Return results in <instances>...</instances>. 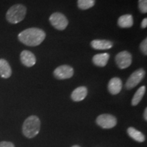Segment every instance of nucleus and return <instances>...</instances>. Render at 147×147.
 Here are the masks:
<instances>
[{"instance_id": "1", "label": "nucleus", "mask_w": 147, "mask_h": 147, "mask_svg": "<svg viewBox=\"0 0 147 147\" xmlns=\"http://www.w3.org/2000/svg\"><path fill=\"white\" fill-rule=\"evenodd\" d=\"M46 38V33L41 29L32 27L22 31L18 35V39L23 45L28 47L40 45Z\"/></svg>"}, {"instance_id": "2", "label": "nucleus", "mask_w": 147, "mask_h": 147, "mask_svg": "<svg viewBox=\"0 0 147 147\" xmlns=\"http://www.w3.org/2000/svg\"><path fill=\"white\" fill-rule=\"evenodd\" d=\"M40 119L37 116L32 115L25 119L23 125V134L28 138H33L39 134L40 130Z\"/></svg>"}, {"instance_id": "3", "label": "nucleus", "mask_w": 147, "mask_h": 147, "mask_svg": "<svg viewBox=\"0 0 147 147\" xmlns=\"http://www.w3.org/2000/svg\"><path fill=\"white\" fill-rule=\"evenodd\" d=\"M27 14V8L21 3L11 6L5 14V18L8 22L11 24H17L25 18Z\"/></svg>"}, {"instance_id": "4", "label": "nucleus", "mask_w": 147, "mask_h": 147, "mask_svg": "<svg viewBox=\"0 0 147 147\" xmlns=\"http://www.w3.org/2000/svg\"><path fill=\"white\" fill-rule=\"evenodd\" d=\"M49 21L55 29L63 31L68 25V20L66 16L60 12H55L49 17Z\"/></svg>"}, {"instance_id": "5", "label": "nucleus", "mask_w": 147, "mask_h": 147, "mask_svg": "<svg viewBox=\"0 0 147 147\" xmlns=\"http://www.w3.org/2000/svg\"><path fill=\"white\" fill-rule=\"evenodd\" d=\"M145 76V71L144 69L140 68L133 72L129 77L125 83L127 89L129 90L136 87L143 80Z\"/></svg>"}, {"instance_id": "6", "label": "nucleus", "mask_w": 147, "mask_h": 147, "mask_svg": "<svg viewBox=\"0 0 147 147\" xmlns=\"http://www.w3.org/2000/svg\"><path fill=\"white\" fill-rule=\"evenodd\" d=\"M115 61L119 68L126 69L129 67L132 63V55L128 51H121L116 55Z\"/></svg>"}, {"instance_id": "7", "label": "nucleus", "mask_w": 147, "mask_h": 147, "mask_svg": "<svg viewBox=\"0 0 147 147\" xmlns=\"http://www.w3.org/2000/svg\"><path fill=\"white\" fill-rule=\"evenodd\" d=\"M96 123L103 129H111L116 126L117 120L113 115L109 114H103L97 117Z\"/></svg>"}, {"instance_id": "8", "label": "nucleus", "mask_w": 147, "mask_h": 147, "mask_svg": "<svg viewBox=\"0 0 147 147\" xmlns=\"http://www.w3.org/2000/svg\"><path fill=\"white\" fill-rule=\"evenodd\" d=\"M74 69L71 66L67 65H63L59 66L55 69L53 74L55 78L58 80H65L70 78L74 75Z\"/></svg>"}, {"instance_id": "9", "label": "nucleus", "mask_w": 147, "mask_h": 147, "mask_svg": "<svg viewBox=\"0 0 147 147\" xmlns=\"http://www.w3.org/2000/svg\"><path fill=\"white\" fill-rule=\"evenodd\" d=\"M20 59L23 65L30 67L34 66L36 63V57L34 53L31 51H23L20 55Z\"/></svg>"}, {"instance_id": "10", "label": "nucleus", "mask_w": 147, "mask_h": 147, "mask_svg": "<svg viewBox=\"0 0 147 147\" xmlns=\"http://www.w3.org/2000/svg\"><path fill=\"white\" fill-rule=\"evenodd\" d=\"M122 81L119 78L115 77L110 80L108 84V89L112 95H117L122 89Z\"/></svg>"}, {"instance_id": "11", "label": "nucleus", "mask_w": 147, "mask_h": 147, "mask_svg": "<svg viewBox=\"0 0 147 147\" xmlns=\"http://www.w3.org/2000/svg\"><path fill=\"white\" fill-rule=\"evenodd\" d=\"M88 93V90L86 87H79L72 91L71 97L74 102H81L85 99Z\"/></svg>"}, {"instance_id": "12", "label": "nucleus", "mask_w": 147, "mask_h": 147, "mask_svg": "<svg viewBox=\"0 0 147 147\" xmlns=\"http://www.w3.org/2000/svg\"><path fill=\"white\" fill-rule=\"evenodd\" d=\"M91 46L95 50H108L113 47V42L106 40H94L91 42Z\"/></svg>"}, {"instance_id": "13", "label": "nucleus", "mask_w": 147, "mask_h": 147, "mask_svg": "<svg viewBox=\"0 0 147 147\" xmlns=\"http://www.w3.org/2000/svg\"><path fill=\"white\" fill-rule=\"evenodd\" d=\"M12 74V68L8 62L4 59H0V76L3 78H9Z\"/></svg>"}, {"instance_id": "14", "label": "nucleus", "mask_w": 147, "mask_h": 147, "mask_svg": "<svg viewBox=\"0 0 147 147\" xmlns=\"http://www.w3.org/2000/svg\"><path fill=\"white\" fill-rule=\"evenodd\" d=\"M109 58L110 55L108 53H101L94 55L92 60L94 65L98 67H104L107 65Z\"/></svg>"}, {"instance_id": "15", "label": "nucleus", "mask_w": 147, "mask_h": 147, "mask_svg": "<svg viewBox=\"0 0 147 147\" xmlns=\"http://www.w3.org/2000/svg\"><path fill=\"white\" fill-rule=\"evenodd\" d=\"M118 25L121 28H129L134 25V18L131 14H124L118 19Z\"/></svg>"}, {"instance_id": "16", "label": "nucleus", "mask_w": 147, "mask_h": 147, "mask_svg": "<svg viewBox=\"0 0 147 147\" xmlns=\"http://www.w3.org/2000/svg\"><path fill=\"white\" fill-rule=\"evenodd\" d=\"M127 134L130 137L136 141L139 142H143L145 140V136L142 132L137 130L134 127H129L127 129Z\"/></svg>"}, {"instance_id": "17", "label": "nucleus", "mask_w": 147, "mask_h": 147, "mask_svg": "<svg viewBox=\"0 0 147 147\" xmlns=\"http://www.w3.org/2000/svg\"><path fill=\"white\" fill-rule=\"evenodd\" d=\"M145 91H146V87L145 86H142L137 90V91L136 92V93L134 95L133 98H132V106H137L140 102V101L142 100L145 94Z\"/></svg>"}, {"instance_id": "18", "label": "nucleus", "mask_w": 147, "mask_h": 147, "mask_svg": "<svg viewBox=\"0 0 147 147\" xmlns=\"http://www.w3.org/2000/svg\"><path fill=\"white\" fill-rule=\"evenodd\" d=\"M95 4V0H78L77 1L78 8L82 10H88L94 6Z\"/></svg>"}, {"instance_id": "19", "label": "nucleus", "mask_w": 147, "mask_h": 147, "mask_svg": "<svg viewBox=\"0 0 147 147\" xmlns=\"http://www.w3.org/2000/svg\"><path fill=\"white\" fill-rule=\"evenodd\" d=\"M138 8L142 13L146 14L147 12V0H139Z\"/></svg>"}, {"instance_id": "20", "label": "nucleus", "mask_w": 147, "mask_h": 147, "mask_svg": "<svg viewBox=\"0 0 147 147\" xmlns=\"http://www.w3.org/2000/svg\"><path fill=\"white\" fill-rule=\"evenodd\" d=\"M140 49L142 53L144 55H147V39L145 38V39L143 40V41L141 42L140 45Z\"/></svg>"}, {"instance_id": "21", "label": "nucleus", "mask_w": 147, "mask_h": 147, "mask_svg": "<svg viewBox=\"0 0 147 147\" xmlns=\"http://www.w3.org/2000/svg\"><path fill=\"white\" fill-rule=\"evenodd\" d=\"M0 147H14V144L11 142L2 141L0 142Z\"/></svg>"}, {"instance_id": "22", "label": "nucleus", "mask_w": 147, "mask_h": 147, "mask_svg": "<svg viewBox=\"0 0 147 147\" xmlns=\"http://www.w3.org/2000/svg\"><path fill=\"white\" fill-rule=\"evenodd\" d=\"M146 27H147V18H145L142 20V23H141V27L143 29H144L146 28Z\"/></svg>"}, {"instance_id": "23", "label": "nucleus", "mask_w": 147, "mask_h": 147, "mask_svg": "<svg viewBox=\"0 0 147 147\" xmlns=\"http://www.w3.org/2000/svg\"><path fill=\"white\" fill-rule=\"evenodd\" d=\"M144 118L145 119V121H147V108H146L144 110Z\"/></svg>"}, {"instance_id": "24", "label": "nucleus", "mask_w": 147, "mask_h": 147, "mask_svg": "<svg viewBox=\"0 0 147 147\" xmlns=\"http://www.w3.org/2000/svg\"><path fill=\"white\" fill-rule=\"evenodd\" d=\"M71 147H80V146H78V145H74V146H72Z\"/></svg>"}]
</instances>
